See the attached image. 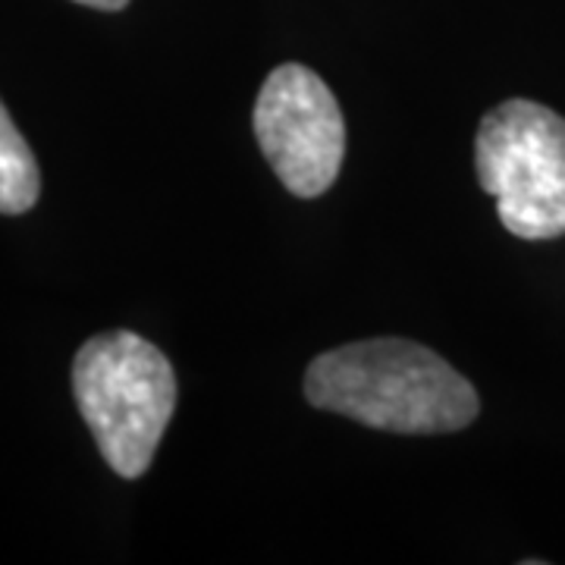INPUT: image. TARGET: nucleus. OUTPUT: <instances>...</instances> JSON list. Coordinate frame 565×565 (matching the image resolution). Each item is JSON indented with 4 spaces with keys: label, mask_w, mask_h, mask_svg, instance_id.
I'll use <instances>...</instances> for the list:
<instances>
[{
    "label": "nucleus",
    "mask_w": 565,
    "mask_h": 565,
    "mask_svg": "<svg viewBox=\"0 0 565 565\" xmlns=\"http://www.w3.org/2000/svg\"><path fill=\"white\" fill-rule=\"evenodd\" d=\"M41 173L32 148L0 102V214H25L39 202Z\"/></svg>",
    "instance_id": "obj_5"
},
{
    "label": "nucleus",
    "mask_w": 565,
    "mask_h": 565,
    "mask_svg": "<svg viewBox=\"0 0 565 565\" xmlns=\"http://www.w3.org/2000/svg\"><path fill=\"white\" fill-rule=\"evenodd\" d=\"M76 3H85V7H95V10H122L129 0H76Z\"/></svg>",
    "instance_id": "obj_6"
},
{
    "label": "nucleus",
    "mask_w": 565,
    "mask_h": 565,
    "mask_svg": "<svg viewBox=\"0 0 565 565\" xmlns=\"http://www.w3.org/2000/svg\"><path fill=\"white\" fill-rule=\"evenodd\" d=\"M305 396L321 412L390 434H456L481 412L475 386L412 340H362L321 352L305 371Z\"/></svg>",
    "instance_id": "obj_1"
},
{
    "label": "nucleus",
    "mask_w": 565,
    "mask_h": 565,
    "mask_svg": "<svg viewBox=\"0 0 565 565\" xmlns=\"http://www.w3.org/2000/svg\"><path fill=\"white\" fill-rule=\"evenodd\" d=\"M255 136L267 163L299 199H318L345 158L343 110L327 82L302 63H282L264 79L255 102Z\"/></svg>",
    "instance_id": "obj_4"
},
{
    "label": "nucleus",
    "mask_w": 565,
    "mask_h": 565,
    "mask_svg": "<svg viewBox=\"0 0 565 565\" xmlns=\"http://www.w3.org/2000/svg\"><path fill=\"white\" fill-rule=\"evenodd\" d=\"M475 167L512 236H565V120L556 110L525 98L493 107L478 126Z\"/></svg>",
    "instance_id": "obj_3"
},
{
    "label": "nucleus",
    "mask_w": 565,
    "mask_h": 565,
    "mask_svg": "<svg viewBox=\"0 0 565 565\" xmlns=\"http://www.w3.org/2000/svg\"><path fill=\"white\" fill-rule=\"evenodd\" d=\"M73 393L95 444L120 478H141L177 408V374L139 333L92 337L73 362Z\"/></svg>",
    "instance_id": "obj_2"
}]
</instances>
